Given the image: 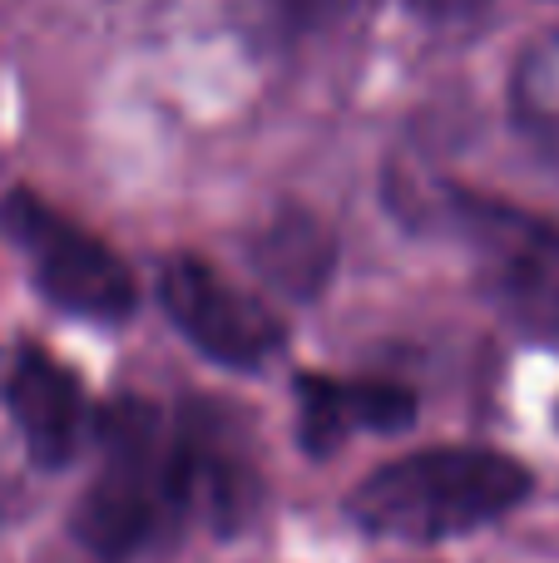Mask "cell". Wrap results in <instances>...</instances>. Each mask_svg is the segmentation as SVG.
<instances>
[{
	"label": "cell",
	"mask_w": 559,
	"mask_h": 563,
	"mask_svg": "<svg viewBox=\"0 0 559 563\" xmlns=\"http://www.w3.org/2000/svg\"><path fill=\"white\" fill-rule=\"evenodd\" d=\"M99 470L75 509V534L99 559H129L188 525L178 420L144 396H124L95 420Z\"/></svg>",
	"instance_id": "cell-1"
},
{
	"label": "cell",
	"mask_w": 559,
	"mask_h": 563,
	"mask_svg": "<svg viewBox=\"0 0 559 563\" xmlns=\"http://www.w3.org/2000/svg\"><path fill=\"white\" fill-rule=\"evenodd\" d=\"M530 495V470L485 445L416 450L406 460L372 470L352 489V519L366 534L412 539H461L505 519Z\"/></svg>",
	"instance_id": "cell-2"
},
{
	"label": "cell",
	"mask_w": 559,
	"mask_h": 563,
	"mask_svg": "<svg viewBox=\"0 0 559 563\" xmlns=\"http://www.w3.org/2000/svg\"><path fill=\"white\" fill-rule=\"evenodd\" d=\"M441 218L471 253L485 301L530 336H559V228L481 194H451Z\"/></svg>",
	"instance_id": "cell-3"
},
{
	"label": "cell",
	"mask_w": 559,
	"mask_h": 563,
	"mask_svg": "<svg viewBox=\"0 0 559 563\" xmlns=\"http://www.w3.org/2000/svg\"><path fill=\"white\" fill-rule=\"evenodd\" d=\"M0 228L30 263V277L40 282L50 301L69 317L85 321H124L134 311L139 291L134 273L109 243H99L89 228L69 223L65 213L35 194H10L0 203Z\"/></svg>",
	"instance_id": "cell-4"
},
{
	"label": "cell",
	"mask_w": 559,
	"mask_h": 563,
	"mask_svg": "<svg viewBox=\"0 0 559 563\" xmlns=\"http://www.w3.org/2000/svg\"><path fill=\"white\" fill-rule=\"evenodd\" d=\"M158 301L188 346L218 366L257 371L283 351V321L204 257H168L158 267Z\"/></svg>",
	"instance_id": "cell-5"
},
{
	"label": "cell",
	"mask_w": 559,
	"mask_h": 563,
	"mask_svg": "<svg viewBox=\"0 0 559 563\" xmlns=\"http://www.w3.org/2000/svg\"><path fill=\"white\" fill-rule=\"evenodd\" d=\"M174 420L188 519H204L218 534L243 529L263 499V470H257V445L248 435L243 410L223 400H188Z\"/></svg>",
	"instance_id": "cell-6"
},
{
	"label": "cell",
	"mask_w": 559,
	"mask_h": 563,
	"mask_svg": "<svg viewBox=\"0 0 559 563\" xmlns=\"http://www.w3.org/2000/svg\"><path fill=\"white\" fill-rule=\"evenodd\" d=\"M6 406L35 465H69L89 435V400L79 376L40 346H20L6 371Z\"/></svg>",
	"instance_id": "cell-7"
},
{
	"label": "cell",
	"mask_w": 559,
	"mask_h": 563,
	"mask_svg": "<svg viewBox=\"0 0 559 563\" xmlns=\"http://www.w3.org/2000/svg\"><path fill=\"white\" fill-rule=\"evenodd\" d=\"M416 396L392 380H332L303 376L297 380V435L307 455H332L352 435H386L412 426Z\"/></svg>",
	"instance_id": "cell-8"
},
{
	"label": "cell",
	"mask_w": 559,
	"mask_h": 563,
	"mask_svg": "<svg viewBox=\"0 0 559 563\" xmlns=\"http://www.w3.org/2000/svg\"><path fill=\"white\" fill-rule=\"evenodd\" d=\"M253 263L293 297H313L332 273V238L313 213H283L253 238Z\"/></svg>",
	"instance_id": "cell-9"
},
{
	"label": "cell",
	"mask_w": 559,
	"mask_h": 563,
	"mask_svg": "<svg viewBox=\"0 0 559 563\" xmlns=\"http://www.w3.org/2000/svg\"><path fill=\"white\" fill-rule=\"evenodd\" d=\"M511 109L530 144L559 164V35H540L515 59Z\"/></svg>",
	"instance_id": "cell-10"
},
{
	"label": "cell",
	"mask_w": 559,
	"mask_h": 563,
	"mask_svg": "<svg viewBox=\"0 0 559 563\" xmlns=\"http://www.w3.org/2000/svg\"><path fill=\"white\" fill-rule=\"evenodd\" d=\"M263 10L283 35H317V30L352 15L357 0H263Z\"/></svg>",
	"instance_id": "cell-11"
},
{
	"label": "cell",
	"mask_w": 559,
	"mask_h": 563,
	"mask_svg": "<svg viewBox=\"0 0 559 563\" xmlns=\"http://www.w3.org/2000/svg\"><path fill=\"white\" fill-rule=\"evenodd\" d=\"M491 0H412V10L436 30H461V25H475L485 15Z\"/></svg>",
	"instance_id": "cell-12"
}]
</instances>
